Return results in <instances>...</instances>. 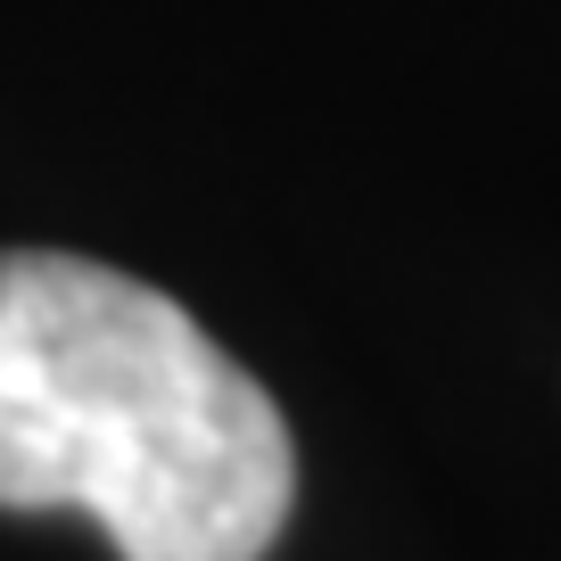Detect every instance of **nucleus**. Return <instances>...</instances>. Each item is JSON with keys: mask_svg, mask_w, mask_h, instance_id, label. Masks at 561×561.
<instances>
[{"mask_svg": "<svg viewBox=\"0 0 561 561\" xmlns=\"http://www.w3.org/2000/svg\"><path fill=\"white\" fill-rule=\"evenodd\" d=\"M289 421L165 289L0 248V512H91L124 561H264Z\"/></svg>", "mask_w": 561, "mask_h": 561, "instance_id": "obj_1", "label": "nucleus"}]
</instances>
